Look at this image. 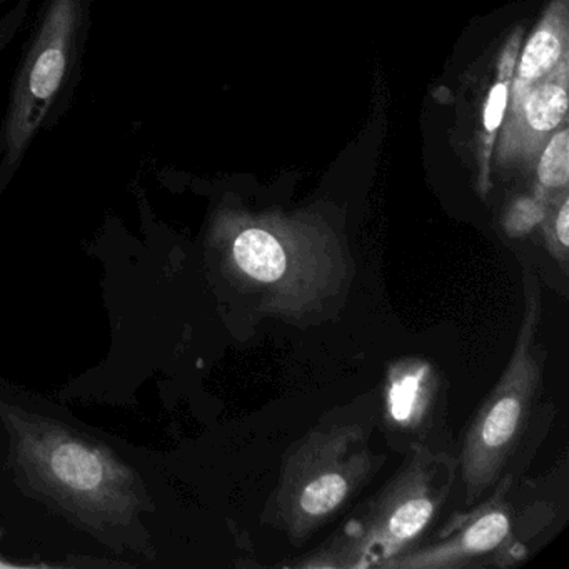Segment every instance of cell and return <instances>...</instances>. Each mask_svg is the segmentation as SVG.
Listing matches in <instances>:
<instances>
[{"label":"cell","mask_w":569,"mask_h":569,"mask_svg":"<svg viewBox=\"0 0 569 569\" xmlns=\"http://www.w3.org/2000/svg\"><path fill=\"white\" fill-rule=\"evenodd\" d=\"M568 109V96L559 86H542L532 92L526 102V119L536 131H551L555 129Z\"/></svg>","instance_id":"obj_9"},{"label":"cell","mask_w":569,"mask_h":569,"mask_svg":"<svg viewBox=\"0 0 569 569\" xmlns=\"http://www.w3.org/2000/svg\"><path fill=\"white\" fill-rule=\"evenodd\" d=\"M89 11L91 0H46L0 131V179L18 169L69 94L88 34Z\"/></svg>","instance_id":"obj_6"},{"label":"cell","mask_w":569,"mask_h":569,"mask_svg":"<svg viewBox=\"0 0 569 569\" xmlns=\"http://www.w3.org/2000/svg\"><path fill=\"white\" fill-rule=\"evenodd\" d=\"M448 382L425 358L398 359L382 381V431L391 448L448 449ZM456 455V452H455Z\"/></svg>","instance_id":"obj_7"},{"label":"cell","mask_w":569,"mask_h":569,"mask_svg":"<svg viewBox=\"0 0 569 569\" xmlns=\"http://www.w3.org/2000/svg\"><path fill=\"white\" fill-rule=\"evenodd\" d=\"M568 518L569 465L562 459L542 475L502 479L388 569L518 568L551 542Z\"/></svg>","instance_id":"obj_3"},{"label":"cell","mask_w":569,"mask_h":569,"mask_svg":"<svg viewBox=\"0 0 569 569\" xmlns=\"http://www.w3.org/2000/svg\"><path fill=\"white\" fill-rule=\"evenodd\" d=\"M455 452L412 448L391 479L355 509L299 569H388L428 541L458 489Z\"/></svg>","instance_id":"obj_4"},{"label":"cell","mask_w":569,"mask_h":569,"mask_svg":"<svg viewBox=\"0 0 569 569\" xmlns=\"http://www.w3.org/2000/svg\"><path fill=\"white\" fill-rule=\"evenodd\" d=\"M32 461L49 482L72 499L111 501L121 486V468L104 452L71 436L52 435L42 446H32Z\"/></svg>","instance_id":"obj_8"},{"label":"cell","mask_w":569,"mask_h":569,"mask_svg":"<svg viewBox=\"0 0 569 569\" xmlns=\"http://www.w3.org/2000/svg\"><path fill=\"white\" fill-rule=\"evenodd\" d=\"M506 101H508V89L502 82L492 88L489 94L488 104L485 109V126L488 131H495L501 124L502 114H505Z\"/></svg>","instance_id":"obj_15"},{"label":"cell","mask_w":569,"mask_h":569,"mask_svg":"<svg viewBox=\"0 0 569 569\" xmlns=\"http://www.w3.org/2000/svg\"><path fill=\"white\" fill-rule=\"evenodd\" d=\"M525 311L505 371L472 416L459 449L462 508L485 499L502 479L525 475L545 441L556 408L546 398L548 349L539 341L542 289L521 258Z\"/></svg>","instance_id":"obj_1"},{"label":"cell","mask_w":569,"mask_h":569,"mask_svg":"<svg viewBox=\"0 0 569 569\" xmlns=\"http://www.w3.org/2000/svg\"><path fill=\"white\" fill-rule=\"evenodd\" d=\"M31 2L32 0H19L18 6H14L4 18H0V52L8 48L9 42L12 41L21 26L24 24Z\"/></svg>","instance_id":"obj_14"},{"label":"cell","mask_w":569,"mask_h":569,"mask_svg":"<svg viewBox=\"0 0 569 569\" xmlns=\"http://www.w3.org/2000/svg\"><path fill=\"white\" fill-rule=\"evenodd\" d=\"M542 209L538 202L521 201L515 204L506 219V229L511 236H522L542 221Z\"/></svg>","instance_id":"obj_13"},{"label":"cell","mask_w":569,"mask_h":569,"mask_svg":"<svg viewBox=\"0 0 569 569\" xmlns=\"http://www.w3.org/2000/svg\"><path fill=\"white\" fill-rule=\"evenodd\" d=\"M549 254L561 266L562 271L568 272V249H569V201L565 199L561 208L552 218L551 229H548V238H546Z\"/></svg>","instance_id":"obj_12"},{"label":"cell","mask_w":569,"mask_h":569,"mask_svg":"<svg viewBox=\"0 0 569 569\" xmlns=\"http://www.w3.org/2000/svg\"><path fill=\"white\" fill-rule=\"evenodd\" d=\"M222 266L262 318L315 325L345 305L352 259L341 239L311 222L226 228Z\"/></svg>","instance_id":"obj_2"},{"label":"cell","mask_w":569,"mask_h":569,"mask_svg":"<svg viewBox=\"0 0 569 569\" xmlns=\"http://www.w3.org/2000/svg\"><path fill=\"white\" fill-rule=\"evenodd\" d=\"M561 56V44L558 38L548 31H539L532 36L531 41L526 46L519 66V78L521 81H536L548 74Z\"/></svg>","instance_id":"obj_10"},{"label":"cell","mask_w":569,"mask_h":569,"mask_svg":"<svg viewBox=\"0 0 569 569\" xmlns=\"http://www.w3.org/2000/svg\"><path fill=\"white\" fill-rule=\"evenodd\" d=\"M538 178L545 188H566L569 179V136L568 132H559L551 139L541 162L538 166Z\"/></svg>","instance_id":"obj_11"},{"label":"cell","mask_w":569,"mask_h":569,"mask_svg":"<svg viewBox=\"0 0 569 569\" xmlns=\"http://www.w3.org/2000/svg\"><path fill=\"white\" fill-rule=\"evenodd\" d=\"M382 465L365 422L321 421L286 451L266 521L302 546L358 498Z\"/></svg>","instance_id":"obj_5"}]
</instances>
